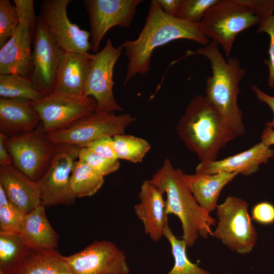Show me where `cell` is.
Masks as SVG:
<instances>
[{"instance_id": "38", "label": "cell", "mask_w": 274, "mask_h": 274, "mask_svg": "<svg viewBox=\"0 0 274 274\" xmlns=\"http://www.w3.org/2000/svg\"><path fill=\"white\" fill-rule=\"evenodd\" d=\"M251 88L258 100L266 104L271 110L273 113V118L271 121L266 123V126L273 128L274 127V96L266 94L255 85H252Z\"/></svg>"}, {"instance_id": "1", "label": "cell", "mask_w": 274, "mask_h": 274, "mask_svg": "<svg viewBox=\"0 0 274 274\" xmlns=\"http://www.w3.org/2000/svg\"><path fill=\"white\" fill-rule=\"evenodd\" d=\"M179 39L207 46L209 42L199 23H192L165 14L157 0L151 1L145 24L138 37L122 43L128 62L124 84L150 68L151 57L158 47Z\"/></svg>"}, {"instance_id": "21", "label": "cell", "mask_w": 274, "mask_h": 274, "mask_svg": "<svg viewBox=\"0 0 274 274\" xmlns=\"http://www.w3.org/2000/svg\"><path fill=\"white\" fill-rule=\"evenodd\" d=\"M93 54L65 52L56 76L53 92L84 96V88Z\"/></svg>"}, {"instance_id": "13", "label": "cell", "mask_w": 274, "mask_h": 274, "mask_svg": "<svg viewBox=\"0 0 274 274\" xmlns=\"http://www.w3.org/2000/svg\"><path fill=\"white\" fill-rule=\"evenodd\" d=\"M46 133L68 127L94 112L96 102L91 97L53 92L32 102Z\"/></svg>"}, {"instance_id": "18", "label": "cell", "mask_w": 274, "mask_h": 274, "mask_svg": "<svg viewBox=\"0 0 274 274\" xmlns=\"http://www.w3.org/2000/svg\"><path fill=\"white\" fill-rule=\"evenodd\" d=\"M163 194L150 180H145L139 193L140 202L134 206L135 215L142 222L146 234L154 242L164 236L165 226L168 222Z\"/></svg>"}, {"instance_id": "31", "label": "cell", "mask_w": 274, "mask_h": 274, "mask_svg": "<svg viewBox=\"0 0 274 274\" xmlns=\"http://www.w3.org/2000/svg\"><path fill=\"white\" fill-rule=\"evenodd\" d=\"M19 21L16 6L9 0H0V48L13 35Z\"/></svg>"}, {"instance_id": "37", "label": "cell", "mask_w": 274, "mask_h": 274, "mask_svg": "<svg viewBox=\"0 0 274 274\" xmlns=\"http://www.w3.org/2000/svg\"><path fill=\"white\" fill-rule=\"evenodd\" d=\"M255 16L261 20L274 12V0H241Z\"/></svg>"}, {"instance_id": "25", "label": "cell", "mask_w": 274, "mask_h": 274, "mask_svg": "<svg viewBox=\"0 0 274 274\" xmlns=\"http://www.w3.org/2000/svg\"><path fill=\"white\" fill-rule=\"evenodd\" d=\"M1 98L20 99L35 102L44 95L29 78L15 74H0Z\"/></svg>"}, {"instance_id": "28", "label": "cell", "mask_w": 274, "mask_h": 274, "mask_svg": "<svg viewBox=\"0 0 274 274\" xmlns=\"http://www.w3.org/2000/svg\"><path fill=\"white\" fill-rule=\"evenodd\" d=\"M164 236L169 243L174 259L173 267L166 274H211L189 260L187 255V246L186 242L174 235L169 227L168 222L165 226Z\"/></svg>"}, {"instance_id": "40", "label": "cell", "mask_w": 274, "mask_h": 274, "mask_svg": "<svg viewBox=\"0 0 274 274\" xmlns=\"http://www.w3.org/2000/svg\"><path fill=\"white\" fill-rule=\"evenodd\" d=\"M8 137L0 132V165L7 166L12 164V158L6 148L5 140Z\"/></svg>"}, {"instance_id": "20", "label": "cell", "mask_w": 274, "mask_h": 274, "mask_svg": "<svg viewBox=\"0 0 274 274\" xmlns=\"http://www.w3.org/2000/svg\"><path fill=\"white\" fill-rule=\"evenodd\" d=\"M32 102L1 97L0 132L10 138L34 130L41 120Z\"/></svg>"}, {"instance_id": "5", "label": "cell", "mask_w": 274, "mask_h": 274, "mask_svg": "<svg viewBox=\"0 0 274 274\" xmlns=\"http://www.w3.org/2000/svg\"><path fill=\"white\" fill-rule=\"evenodd\" d=\"M261 20L241 0H219L207 11L200 23L206 37L220 45L229 57L237 35L258 25Z\"/></svg>"}, {"instance_id": "8", "label": "cell", "mask_w": 274, "mask_h": 274, "mask_svg": "<svg viewBox=\"0 0 274 274\" xmlns=\"http://www.w3.org/2000/svg\"><path fill=\"white\" fill-rule=\"evenodd\" d=\"M80 148L74 145H56L47 169L37 181L41 204L45 208L75 203L76 197L71 188V177Z\"/></svg>"}, {"instance_id": "11", "label": "cell", "mask_w": 274, "mask_h": 274, "mask_svg": "<svg viewBox=\"0 0 274 274\" xmlns=\"http://www.w3.org/2000/svg\"><path fill=\"white\" fill-rule=\"evenodd\" d=\"M121 46L115 47L108 39L104 47L93 54L84 88V96L96 102L95 112L114 113L122 111L113 94L115 65L121 55Z\"/></svg>"}, {"instance_id": "10", "label": "cell", "mask_w": 274, "mask_h": 274, "mask_svg": "<svg viewBox=\"0 0 274 274\" xmlns=\"http://www.w3.org/2000/svg\"><path fill=\"white\" fill-rule=\"evenodd\" d=\"M5 143L14 165L35 182L47 169L56 146L48 139L41 122L34 130L8 138Z\"/></svg>"}, {"instance_id": "23", "label": "cell", "mask_w": 274, "mask_h": 274, "mask_svg": "<svg viewBox=\"0 0 274 274\" xmlns=\"http://www.w3.org/2000/svg\"><path fill=\"white\" fill-rule=\"evenodd\" d=\"M12 274H74L55 249H29Z\"/></svg>"}, {"instance_id": "19", "label": "cell", "mask_w": 274, "mask_h": 274, "mask_svg": "<svg viewBox=\"0 0 274 274\" xmlns=\"http://www.w3.org/2000/svg\"><path fill=\"white\" fill-rule=\"evenodd\" d=\"M0 185L9 200L26 214L42 205L37 182L29 179L14 165H0Z\"/></svg>"}, {"instance_id": "26", "label": "cell", "mask_w": 274, "mask_h": 274, "mask_svg": "<svg viewBox=\"0 0 274 274\" xmlns=\"http://www.w3.org/2000/svg\"><path fill=\"white\" fill-rule=\"evenodd\" d=\"M104 183V177L86 163L78 159L76 161L71 174V186L76 198L94 195Z\"/></svg>"}, {"instance_id": "33", "label": "cell", "mask_w": 274, "mask_h": 274, "mask_svg": "<svg viewBox=\"0 0 274 274\" xmlns=\"http://www.w3.org/2000/svg\"><path fill=\"white\" fill-rule=\"evenodd\" d=\"M78 159L87 164L103 177L116 172L120 167L118 159L107 158L87 147L80 148Z\"/></svg>"}, {"instance_id": "24", "label": "cell", "mask_w": 274, "mask_h": 274, "mask_svg": "<svg viewBox=\"0 0 274 274\" xmlns=\"http://www.w3.org/2000/svg\"><path fill=\"white\" fill-rule=\"evenodd\" d=\"M45 207L40 205L25 216L20 235L31 249H55L58 235L50 224Z\"/></svg>"}, {"instance_id": "2", "label": "cell", "mask_w": 274, "mask_h": 274, "mask_svg": "<svg viewBox=\"0 0 274 274\" xmlns=\"http://www.w3.org/2000/svg\"><path fill=\"white\" fill-rule=\"evenodd\" d=\"M193 55L203 56L210 62L212 74L207 79L205 96L234 136L236 138L244 135L245 127L237 98L240 92L239 83L246 70L235 57L225 59L218 45L213 41L195 51L187 50L184 56L171 64Z\"/></svg>"}, {"instance_id": "15", "label": "cell", "mask_w": 274, "mask_h": 274, "mask_svg": "<svg viewBox=\"0 0 274 274\" xmlns=\"http://www.w3.org/2000/svg\"><path fill=\"white\" fill-rule=\"evenodd\" d=\"M74 274H129L124 253L113 242L95 241L82 250L64 256Z\"/></svg>"}, {"instance_id": "12", "label": "cell", "mask_w": 274, "mask_h": 274, "mask_svg": "<svg viewBox=\"0 0 274 274\" xmlns=\"http://www.w3.org/2000/svg\"><path fill=\"white\" fill-rule=\"evenodd\" d=\"M65 52L41 17H37L29 79L44 96L53 92L57 72Z\"/></svg>"}, {"instance_id": "4", "label": "cell", "mask_w": 274, "mask_h": 274, "mask_svg": "<svg viewBox=\"0 0 274 274\" xmlns=\"http://www.w3.org/2000/svg\"><path fill=\"white\" fill-rule=\"evenodd\" d=\"M176 130L185 145L200 161L216 160L220 151L236 139L213 105L201 95L191 99Z\"/></svg>"}, {"instance_id": "34", "label": "cell", "mask_w": 274, "mask_h": 274, "mask_svg": "<svg viewBox=\"0 0 274 274\" xmlns=\"http://www.w3.org/2000/svg\"><path fill=\"white\" fill-rule=\"evenodd\" d=\"M257 33L265 32L269 37V45L268 50V57L264 60L269 68L268 85L271 88H274V12L260 21L256 30Z\"/></svg>"}, {"instance_id": "27", "label": "cell", "mask_w": 274, "mask_h": 274, "mask_svg": "<svg viewBox=\"0 0 274 274\" xmlns=\"http://www.w3.org/2000/svg\"><path fill=\"white\" fill-rule=\"evenodd\" d=\"M29 249L20 234L0 232V272L12 274Z\"/></svg>"}, {"instance_id": "6", "label": "cell", "mask_w": 274, "mask_h": 274, "mask_svg": "<svg viewBox=\"0 0 274 274\" xmlns=\"http://www.w3.org/2000/svg\"><path fill=\"white\" fill-rule=\"evenodd\" d=\"M19 23L9 40L0 48V74H15L29 78L37 17L33 0H14Z\"/></svg>"}, {"instance_id": "42", "label": "cell", "mask_w": 274, "mask_h": 274, "mask_svg": "<svg viewBox=\"0 0 274 274\" xmlns=\"http://www.w3.org/2000/svg\"><path fill=\"white\" fill-rule=\"evenodd\" d=\"M0 274H4V273H3L2 272H0Z\"/></svg>"}, {"instance_id": "30", "label": "cell", "mask_w": 274, "mask_h": 274, "mask_svg": "<svg viewBox=\"0 0 274 274\" xmlns=\"http://www.w3.org/2000/svg\"><path fill=\"white\" fill-rule=\"evenodd\" d=\"M26 215L10 200L0 205V232L20 234Z\"/></svg>"}, {"instance_id": "22", "label": "cell", "mask_w": 274, "mask_h": 274, "mask_svg": "<svg viewBox=\"0 0 274 274\" xmlns=\"http://www.w3.org/2000/svg\"><path fill=\"white\" fill-rule=\"evenodd\" d=\"M237 175L226 172L188 175L183 172V178L198 204L210 214L217 209L222 189Z\"/></svg>"}, {"instance_id": "16", "label": "cell", "mask_w": 274, "mask_h": 274, "mask_svg": "<svg viewBox=\"0 0 274 274\" xmlns=\"http://www.w3.org/2000/svg\"><path fill=\"white\" fill-rule=\"evenodd\" d=\"M71 0H44L39 15L65 52L89 55L91 50L89 31L73 23L67 15Z\"/></svg>"}, {"instance_id": "32", "label": "cell", "mask_w": 274, "mask_h": 274, "mask_svg": "<svg viewBox=\"0 0 274 274\" xmlns=\"http://www.w3.org/2000/svg\"><path fill=\"white\" fill-rule=\"evenodd\" d=\"M219 0H181L176 17L185 21L199 23L207 11Z\"/></svg>"}, {"instance_id": "7", "label": "cell", "mask_w": 274, "mask_h": 274, "mask_svg": "<svg viewBox=\"0 0 274 274\" xmlns=\"http://www.w3.org/2000/svg\"><path fill=\"white\" fill-rule=\"evenodd\" d=\"M248 208L246 201L228 196L216 209L218 222L213 236L230 250L241 254L250 253L257 240Z\"/></svg>"}, {"instance_id": "39", "label": "cell", "mask_w": 274, "mask_h": 274, "mask_svg": "<svg viewBox=\"0 0 274 274\" xmlns=\"http://www.w3.org/2000/svg\"><path fill=\"white\" fill-rule=\"evenodd\" d=\"M164 12L168 15L176 17L181 0H157Z\"/></svg>"}, {"instance_id": "36", "label": "cell", "mask_w": 274, "mask_h": 274, "mask_svg": "<svg viewBox=\"0 0 274 274\" xmlns=\"http://www.w3.org/2000/svg\"><path fill=\"white\" fill-rule=\"evenodd\" d=\"M85 147L90 149L107 158L112 160L118 159L114 150L112 136H103L89 144Z\"/></svg>"}, {"instance_id": "35", "label": "cell", "mask_w": 274, "mask_h": 274, "mask_svg": "<svg viewBox=\"0 0 274 274\" xmlns=\"http://www.w3.org/2000/svg\"><path fill=\"white\" fill-rule=\"evenodd\" d=\"M252 219L262 225L274 223V204L263 201L255 204L252 210Z\"/></svg>"}, {"instance_id": "14", "label": "cell", "mask_w": 274, "mask_h": 274, "mask_svg": "<svg viewBox=\"0 0 274 274\" xmlns=\"http://www.w3.org/2000/svg\"><path fill=\"white\" fill-rule=\"evenodd\" d=\"M142 0H85L90 24L91 50L98 52L107 31L115 26H130Z\"/></svg>"}, {"instance_id": "41", "label": "cell", "mask_w": 274, "mask_h": 274, "mask_svg": "<svg viewBox=\"0 0 274 274\" xmlns=\"http://www.w3.org/2000/svg\"><path fill=\"white\" fill-rule=\"evenodd\" d=\"M261 142L268 147L274 145V129L266 127L263 129L261 135Z\"/></svg>"}, {"instance_id": "29", "label": "cell", "mask_w": 274, "mask_h": 274, "mask_svg": "<svg viewBox=\"0 0 274 274\" xmlns=\"http://www.w3.org/2000/svg\"><path fill=\"white\" fill-rule=\"evenodd\" d=\"M113 143L117 158L133 163L141 162L151 148L146 140L128 134L114 136Z\"/></svg>"}, {"instance_id": "9", "label": "cell", "mask_w": 274, "mask_h": 274, "mask_svg": "<svg viewBox=\"0 0 274 274\" xmlns=\"http://www.w3.org/2000/svg\"><path fill=\"white\" fill-rule=\"evenodd\" d=\"M135 121V117L129 114L116 115L95 111L67 127L47 133V137L54 145L70 144L83 148L103 136L123 134Z\"/></svg>"}, {"instance_id": "3", "label": "cell", "mask_w": 274, "mask_h": 274, "mask_svg": "<svg viewBox=\"0 0 274 274\" xmlns=\"http://www.w3.org/2000/svg\"><path fill=\"white\" fill-rule=\"evenodd\" d=\"M183 171L175 168L168 159L153 174L151 181L166 196L165 212L180 220L182 239L192 247L199 236H213L212 226L216 220L198 204L183 178Z\"/></svg>"}, {"instance_id": "17", "label": "cell", "mask_w": 274, "mask_h": 274, "mask_svg": "<svg viewBox=\"0 0 274 274\" xmlns=\"http://www.w3.org/2000/svg\"><path fill=\"white\" fill-rule=\"evenodd\" d=\"M274 156V150L260 142L249 149L219 160L200 161L196 173L212 174L221 172L250 176Z\"/></svg>"}]
</instances>
